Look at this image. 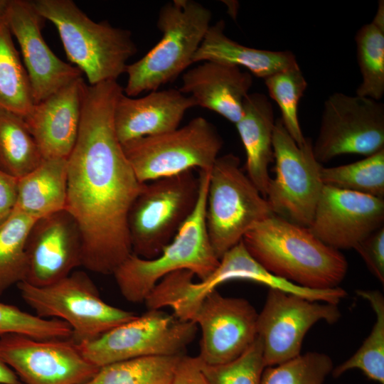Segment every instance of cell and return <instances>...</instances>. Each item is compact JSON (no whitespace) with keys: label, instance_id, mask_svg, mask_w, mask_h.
I'll list each match as a JSON object with an SVG mask.
<instances>
[{"label":"cell","instance_id":"cell-40","mask_svg":"<svg viewBox=\"0 0 384 384\" xmlns=\"http://www.w3.org/2000/svg\"><path fill=\"white\" fill-rule=\"evenodd\" d=\"M16 373L6 363L0 356V384H20Z\"/></svg>","mask_w":384,"mask_h":384},{"label":"cell","instance_id":"cell-23","mask_svg":"<svg viewBox=\"0 0 384 384\" xmlns=\"http://www.w3.org/2000/svg\"><path fill=\"white\" fill-rule=\"evenodd\" d=\"M223 20L210 25L193 58V63L215 61L247 68L263 79L297 63L289 50L274 51L247 47L229 38Z\"/></svg>","mask_w":384,"mask_h":384},{"label":"cell","instance_id":"cell-30","mask_svg":"<svg viewBox=\"0 0 384 384\" xmlns=\"http://www.w3.org/2000/svg\"><path fill=\"white\" fill-rule=\"evenodd\" d=\"M183 356H146L107 364L84 384H171Z\"/></svg>","mask_w":384,"mask_h":384},{"label":"cell","instance_id":"cell-14","mask_svg":"<svg viewBox=\"0 0 384 384\" xmlns=\"http://www.w3.org/2000/svg\"><path fill=\"white\" fill-rule=\"evenodd\" d=\"M0 356L23 384H84L98 370L73 338L0 336Z\"/></svg>","mask_w":384,"mask_h":384},{"label":"cell","instance_id":"cell-13","mask_svg":"<svg viewBox=\"0 0 384 384\" xmlns=\"http://www.w3.org/2000/svg\"><path fill=\"white\" fill-rule=\"evenodd\" d=\"M341 316L337 304L319 303L270 289L257 321L265 366H276L299 356L304 338L313 325L320 321L334 324Z\"/></svg>","mask_w":384,"mask_h":384},{"label":"cell","instance_id":"cell-39","mask_svg":"<svg viewBox=\"0 0 384 384\" xmlns=\"http://www.w3.org/2000/svg\"><path fill=\"white\" fill-rule=\"evenodd\" d=\"M18 178L0 169V224L11 213L16 204Z\"/></svg>","mask_w":384,"mask_h":384},{"label":"cell","instance_id":"cell-2","mask_svg":"<svg viewBox=\"0 0 384 384\" xmlns=\"http://www.w3.org/2000/svg\"><path fill=\"white\" fill-rule=\"evenodd\" d=\"M242 241L265 269L304 287H337L347 273V260L339 250L324 244L309 228L277 215L253 225Z\"/></svg>","mask_w":384,"mask_h":384},{"label":"cell","instance_id":"cell-18","mask_svg":"<svg viewBox=\"0 0 384 384\" xmlns=\"http://www.w3.org/2000/svg\"><path fill=\"white\" fill-rule=\"evenodd\" d=\"M26 252L23 282L43 287L66 277L82 262V238L76 221L66 210L36 220Z\"/></svg>","mask_w":384,"mask_h":384},{"label":"cell","instance_id":"cell-3","mask_svg":"<svg viewBox=\"0 0 384 384\" xmlns=\"http://www.w3.org/2000/svg\"><path fill=\"white\" fill-rule=\"evenodd\" d=\"M45 20L56 28L68 60L90 85L117 81L137 48L129 31L95 22L72 0H35Z\"/></svg>","mask_w":384,"mask_h":384},{"label":"cell","instance_id":"cell-12","mask_svg":"<svg viewBox=\"0 0 384 384\" xmlns=\"http://www.w3.org/2000/svg\"><path fill=\"white\" fill-rule=\"evenodd\" d=\"M384 149V105L334 92L325 100L313 151L319 162L343 154L366 156Z\"/></svg>","mask_w":384,"mask_h":384},{"label":"cell","instance_id":"cell-5","mask_svg":"<svg viewBox=\"0 0 384 384\" xmlns=\"http://www.w3.org/2000/svg\"><path fill=\"white\" fill-rule=\"evenodd\" d=\"M211 18L210 9L193 0L164 4L156 22L161 38L142 58L127 65L124 94L134 97L174 80L193 63Z\"/></svg>","mask_w":384,"mask_h":384},{"label":"cell","instance_id":"cell-42","mask_svg":"<svg viewBox=\"0 0 384 384\" xmlns=\"http://www.w3.org/2000/svg\"><path fill=\"white\" fill-rule=\"evenodd\" d=\"M20 384H23V383H20Z\"/></svg>","mask_w":384,"mask_h":384},{"label":"cell","instance_id":"cell-41","mask_svg":"<svg viewBox=\"0 0 384 384\" xmlns=\"http://www.w3.org/2000/svg\"><path fill=\"white\" fill-rule=\"evenodd\" d=\"M10 0H0V20L5 17Z\"/></svg>","mask_w":384,"mask_h":384},{"label":"cell","instance_id":"cell-1","mask_svg":"<svg viewBox=\"0 0 384 384\" xmlns=\"http://www.w3.org/2000/svg\"><path fill=\"white\" fill-rule=\"evenodd\" d=\"M122 92L117 81L86 84L78 135L67 159L65 210L80 230L81 265L102 274H113L132 253L128 215L145 185L114 129V109Z\"/></svg>","mask_w":384,"mask_h":384},{"label":"cell","instance_id":"cell-15","mask_svg":"<svg viewBox=\"0 0 384 384\" xmlns=\"http://www.w3.org/2000/svg\"><path fill=\"white\" fill-rule=\"evenodd\" d=\"M257 316L247 299L224 297L216 289L208 294L187 319L201 331L199 359L218 365L239 357L257 336Z\"/></svg>","mask_w":384,"mask_h":384},{"label":"cell","instance_id":"cell-29","mask_svg":"<svg viewBox=\"0 0 384 384\" xmlns=\"http://www.w3.org/2000/svg\"><path fill=\"white\" fill-rule=\"evenodd\" d=\"M356 294L369 302L376 319L361 347L334 368L331 373L338 378L348 370L358 369L368 379L384 384V297L378 290L358 289Z\"/></svg>","mask_w":384,"mask_h":384},{"label":"cell","instance_id":"cell-11","mask_svg":"<svg viewBox=\"0 0 384 384\" xmlns=\"http://www.w3.org/2000/svg\"><path fill=\"white\" fill-rule=\"evenodd\" d=\"M272 148L275 177L270 181L265 198L275 215L309 228L324 186L323 166L314 156L312 141L306 138L297 144L277 119Z\"/></svg>","mask_w":384,"mask_h":384},{"label":"cell","instance_id":"cell-28","mask_svg":"<svg viewBox=\"0 0 384 384\" xmlns=\"http://www.w3.org/2000/svg\"><path fill=\"white\" fill-rule=\"evenodd\" d=\"M43 159L23 117L0 108V169L20 178Z\"/></svg>","mask_w":384,"mask_h":384},{"label":"cell","instance_id":"cell-21","mask_svg":"<svg viewBox=\"0 0 384 384\" xmlns=\"http://www.w3.org/2000/svg\"><path fill=\"white\" fill-rule=\"evenodd\" d=\"M252 85L250 73L240 67L215 61H204L182 77L178 89L191 97L196 106L210 110L236 124Z\"/></svg>","mask_w":384,"mask_h":384},{"label":"cell","instance_id":"cell-31","mask_svg":"<svg viewBox=\"0 0 384 384\" xmlns=\"http://www.w3.org/2000/svg\"><path fill=\"white\" fill-rule=\"evenodd\" d=\"M36 219L12 211L0 224V296L23 282L27 271L26 241Z\"/></svg>","mask_w":384,"mask_h":384},{"label":"cell","instance_id":"cell-36","mask_svg":"<svg viewBox=\"0 0 384 384\" xmlns=\"http://www.w3.org/2000/svg\"><path fill=\"white\" fill-rule=\"evenodd\" d=\"M13 334L41 339L73 338L71 328L63 321L42 318L0 302V336Z\"/></svg>","mask_w":384,"mask_h":384},{"label":"cell","instance_id":"cell-8","mask_svg":"<svg viewBox=\"0 0 384 384\" xmlns=\"http://www.w3.org/2000/svg\"><path fill=\"white\" fill-rule=\"evenodd\" d=\"M24 302L36 314L65 321L77 343L92 340L138 315L105 302L84 272L75 271L49 285L17 284Z\"/></svg>","mask_w":384,"mask_h":384},{"label":"cell","instance_id":"cell-26","mask_svg":"<svg viewBox=\"0 0 384 384\" xmlns=\"http://www.w3.org/2000/svg\"><path fill=\"white\" fill-rule=\"evenodd\" d=\"M355 41L362 81L356 95L379 101L384 95V1L380 0L369 23L357 31Z\"/></svg>","mask_w":384,"mask_h":384},{"label":"cell","instance_id":"cell-32","mask_svg":"<svg viewBox=\"0 0 384 384\" xmlns=\"http://www.w3.org/2000/svg\"><path fill=\"white\" fill-rule=\"evenodd\" d=\"M324 185L384 197V149L358 161L321 171Z\"/></svg>","mask_w":384,"mask_h":384},{"label":"cell","instance_id":"cell-7","mask_svg":"<svg viewBox=\"0 0 384 384\" xmlns=\"http://www.w3.org/2000/svg\"><path fill=\"white\" fill-rule=\"evenodd\" d=\"M199 190L193 171L146 183L128 215L132 253L144 259L159 255L193 213Z\"/></svg>","mask_w":384,"mask_h":384},{"label":"cell","instance_id":"cell-17","mask_svg":"<svg viewBox=\"0 0 384 384\" xmlns=\"http://www.w3.org/2000/svg\"><path fill=\"white\" fill-rule=\"evenodd\" d=\"M383 220V198L324 185L309 228L329 247L354 249Z\"/></svg>","mask_w":384,"mask_h":384},{"label":"cell","instance_id":"cell-19","mask_svg":"<svg viewBox=\"0 0 384 384\" xmlns=\"http://www.w3.org/2000/svg\"><path fill=\"white\" fill-rule=\"evenodd\" d=\"M82 77L35 104L23 118L43 159H68L78 135L83 95Z\"/></svg>","mask_w":384,"mask_h":384},{"label":"cell","instance_id":"cell-22","mask_svg":"<svg viewBox=\"0 0 384 384\" xmlns=\"http://www.w3.org/2000/svg\"><path fill=\"white\" fill-rule=\"evenodd\" d=\"M274 124L273 107L267 96L249 93L235 126L245 151L246 174L265 198L271 179L269 166L274 160Z\"/></svg>","mask_w":384,"mask_h":384},{"label":"cell","instance_id":"cell-25","mask_svg":"<svg viewBox=\"0 0 384 384\" xmlns=\"http://www.w3.org/2000/svg\"><path fill=\"white\" fill-rule=\"evenodd\" d=\"M219 269L226 282L243 279L255 282L270 289L294 294L311 301L338 304L347 296L339 287L315 289L299 286L270 272L248 252L242 241L228 250L220 259Z\"/></svg>","mask_w":384,"mask_h":384},{"label":"cell","instance_id":"cell-35","mask_svg":"<svg viewBox=\"0 0 384 384\" xmlns=\"http://www.w3.org/2000/svg\"><path fill=\"white\" fill-rule=\"evenodd\" d=\"M262 352V343L257 336L250 347L235 360L208 365L199 359L201 368L210 384H260L265 368Z\"/></svg>","mask_w":384,"mask_h":384},{"label":"cell","instance_id":"cell-4","mask_svg":"<svg viewBox=\"0 0 384 384\" xmlns=\"http://www.w3.org/2000/svg\"><path fill=\"white\" fill-rule=\"evenodd\" d=\"M199 196L195 210L173 240L152 259L132 253L113 272L122 295L132 303L144 302L166 275L186 270L200 280L208 277L220 260L210 245L206 225L209 171H198Z\"/></svg>","mask_w":384,"mask_h":384},{"label":"cell","instance_id":"cell-37","mask_svg":"<svg viewBox=\"0 0 384 384\" xmlns=\"http://www.w3.org/2000/svg\"><path fill=\"white\" fill-rule=\"evenodd\" d=\"M354 249L361 256L370 272L383 284L384 227L372 233Z\"/></svg>","mask_w":384,"mask_h":384},{"label":"cell","instance_id":"cell-16","mask_svg":"<svg viewBox=\"0 0 384 384\" xmlns=\"http://www.w3.org/2000/svg\"><path fill=\"white\" fill-rule=\"evenodd\" d=\"M5 19L20 46L35 104L82 77L75 65L58 58L42 36L44 21L33 1L10 0Z\"/></svg>","mask_w":384,"mask_h":384},{"label":"cell","instance_id":"cell-38","mask_svg":"<svg viewBox=\"0 0 384 384\" xmlns=\"http://www.w3.org/2000/svg\"><path fill=\"white\" fill-rule=\"evenodd\" d=\"M171 384H210L203 373L198 357L183 355L175 370Z\"/></svg>","mask_w":384,"mask_h":384},{"label":"cell","instance_id":"cell-6","mask_svg":"<svg viewBox=\"0 0 384 384\" xmlns=\"http://www.w3.org/2000/svg\"><path fill=\"white\" fill-rule=\"evenodd\" d=\"M275 215L267 199L240 167L238 156H218L209 171L206 225L220 260L253 225Z\"/></svg>","mask_w":384,"mask_h":384},{"label":"cell","instance_id":"cell-27","mask_svg":"<svg viewBox=\"0 0 384 384\" xmlns=\"http://www.w3.org/2000/svg\"><path fill=\"white\" fill-rule=\"evenodd\" d=\"M34 105L27 72L4 17L0 20V108L24 118Z\"/></svg>","mask_w":384,"mask_h":384},{"label":"cell","instance_id":"cell-24","mask_svg":"<svg viewBox=\"0 0 384 384\" xmlns=\"http://www.w3.org/2000/svg\"><path fill=\"white\" fill-rule=\"evenodd\" d=\"M68 187L67 159H43L18 178L13 211L36 220L65 210Z\"/></svg>","mask_w":384,"mask_h":384},{"label":"cell","instance_id":"cell-9","mask_svg":"<svg viewBox=\"0 0 384 384\" xmlns=\"http://www.w3.org/2000/svg\"><path fill=\"white\" fill-rule=\"evenodd\" d=\"M223 141L216 128L202 117L164 134L142 137L122 144L140 182L193 171H210Z\"/></svg>","mask_w":384,"mask_h":384},{"label":"cell","instance_id":"cell-10","mask_svg":"<svg viewBox=\"0 0 384 384\" xmlns=\"http://www.w3.org/2000/svg\"><path fill=\"white\" fill-rule=\"evenodd\" d=\"M196 332L197 325L192 321L179 319L161 309H148L78 345L84 356L100 368L135 358L184 355Z\"/></svg>","mask_w":384,"mask_h":384},{"label":"cell","instance_id":"cell-34","mask_svg":"<svg viewBox=\"0 0 384 384\" xmlns=\"http://www.w3.org/2000/svg\"><path fill=\"white\" fill-rule=\"evenodd\" d=\"M333 369V361L329 355L307 352L282 363L265 367L260 384H324Z\"/></svg>","mask_w":384,"mask_h":384},{"label":"cell","instance_id":"cell-33","mask_svg":"<svg viewBox=\"0 0 384 384\" xmlns=\"http://www.w3.org/2000/svg\"><path fill=\"white\" fill-rule=\"evenodd\" d=\"M265 84L270 97L279 106L283 125L298 144L304 142L298 119V105L307 82L298 64L267 77Z\"/></svg>","mask_w":384,"mask_h":384},{"label":"cell","instance_id":"cell-20","mask_svg":"<svg viewBox=\"0 0 384 384\" xmlns=\"http://www.w3.org/2000/svg\"><path fill=\"white\" fill-rule=\"evenodd\" d=\"M196 106L193 99L178 89L154 90L133 98L122 92L116 103L114 129L122 144L173 131L188 110Z\"/></svg>","mask_w":384,"mask_h":384}]
</instances>
